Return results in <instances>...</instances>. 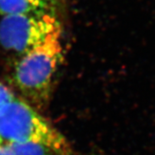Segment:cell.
Wrapping results in <instances>:
<instances>
[{
    "label": "cell",
    "mask_w": 155,
    "mask_h": 155,
    "mask_svg": "<svg viewBox=\"0 0 155 155\" xmlns=\"http://www.w3.org/2000/svg\"><path fill=\"white\" fill-rule=\"evenodd\" d=\"M0 155H59L48 147L35 143L0 142Z\"/></svg>",
    "instance_id": "cell-5"
},
{
    "label": "cell",
    "mask_w": 155,
    "mask_h": 155,
    "mask_svg": "<svg viewBox=\"0 0 155 155\" xmlns=\"http://www.w3.org/2000/svg\"><path fill=\"white\" fill-rule=\"evenodd\" d=\"M60 29L55 9L7 15L0 21V44L7 50L24 54Z\"/></svg>",
    "instance_id": "cell-3"
},
{
    "label": "cell",
    "mask_w": 155,
    "mask_h": 155,
    "mask_svg": "<svg viewBox=\"0 0 155 155\" xmlns=\"http://www.w3.org/2000/svg\"><path fill=\"white\" fill-rule=\"evenodd\" d=\"M14 98V95L5 84L0 83V109Z\"/></svg>",
    "instance_id": "cell-6"
},
{
    "label": "cell",
    "mask_w": 155,
    "mask_h": 155,
    "mask_svg": "<svg viewBox=\"0 0 155 155\" xmlns=\"http://www.w3.org/2000/svg\"><path fill=\"white\" fill-rule=\"evenodd\" d=\"M62 61L60 29L22 54L14 72L17 87L33 102H44L49 96L53 78Z\"/></svg>",
    "instance_id": "cell-2"
},
{
    "label": "cell",
    "mask_w": 155,
    "mask_h": 155,
    "mask_svg": "<svg viewBox=\"0 0 155 155\" xmlns=\"http://www.w3.org/2000/svg\"><path fill=\"white\" fill-rule=\"evenodd\" d=\"M56 0H0V15L40 12L54 9Z\"/></svg>",
    "instance_id": "cell-4"
},
{
    "label": "cell",
    "mask_w": 155,
    "mask_h": 155,
    "mask_svg": "<svg viewBox=\"0 0 155 155\" xmlns=\"http://www.w3.org/2000/svg\"><path fill=\"white\" fill-rule=\"evenodd\" d=\"M0 142L35 143L72 155L67 139L24 101L14 97L0 109Z\"/></svg>",
    "instance_id": "cell-1"
}]
</instances>
